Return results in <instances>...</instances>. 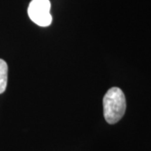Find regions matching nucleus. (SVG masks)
Masks as SVG:
<instances>
[{
    "instance_id": "1",
    "label": "nucleus",
    "mask_w": 151,
    "mask_h": 151,
    "mask_svg": "<svg viewBox=\"0 0 151 151\" xmlns=\"http://www.w3.org/2000/svg\"><path fill=\"white\" fill-rule=\"evenodd\" d=\"M104 119L109 124L118 123L126 110V99L124 92L119 87H112L103 97Z\"/></svg>"
},
{
    "instance_id": "2",
    "label": "nucleus",
    "mask_w": 151,
    "mask_h": 151,
    "mask_svg": "<svg viewBox=\"0 0 151 151\" xmlns=\"http://www.w3.org/2000/svg\"><path fill=\"white\" fill-rule=\"evenodd\" d=\"M50 0H32L28 8V14L35 24L47 27L52 22Z\"/></svg>"
},
{
    "instance_id": "3",
    "label": "nucleus",
    "mask_w": 151,
    "mask_h": 151,
    "mask_svg": "<svg viewBox=\"0 0 151 151\" xmlns=\"http://www.w3.org/2000/svg\"><path fill=\"white\" fill-rule=\"evenodd\" d=\"M8 82V65L4 60L0 59V94L6 90Z\"/></svg>"
}]
</instances>
